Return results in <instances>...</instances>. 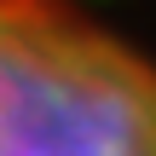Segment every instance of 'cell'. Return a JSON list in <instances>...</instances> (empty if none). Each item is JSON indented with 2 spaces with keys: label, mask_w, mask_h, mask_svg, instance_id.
<instances>
[{
  "label": "cell",
  "mask_w": 156,
  "mask_h": 156,
  "mask_svg": "<svg viewBox=\"0 0 156 156\" xmlns=\"http://www.w3.org/2000/svg\"><path fill=\"white\" fill-rule=\"evenodd\" d=\"M0 156H156V64L81 0H0Z\"/></svg>",
  "instance_id": "6da1fadb"
}]
</instances>
